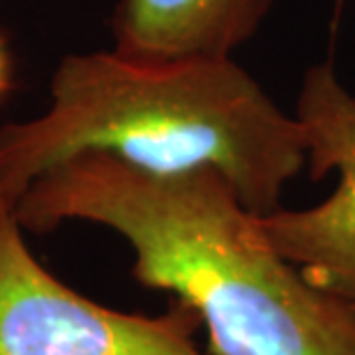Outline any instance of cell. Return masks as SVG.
Segmentation results:
<instances>
[{"label":"cell","mask_w":355,"mask_h":355,"mask_svg":"<svg viewBox=\"0 0 355 355\" xmlns=\"http://www.w3.org/2000/svg\"><path fill=\"white\" fill-rule=\"evenodd\" d=\"M14 205L0 201V355H208L184 304L146 316L104 307L31 252Z\"/></svg>","instance_id":"3957f363"},{"label":"cell","mask_w":355,"mask_h":355,"mask_svg":"<svg viewBox=\"0 0 355 355\" xmlns=\"http://www.w3.org/2000/svg\"><path fill=\"white\" fill-rule=\"evenodd\" d=\"M109 155L153 173L212 168L250 212L282 210L307 168V139L233 58L69 53L53 69L46 109L0 127V201L14 205L51 168Z\"/></svg>","instance_id":"7a4b0ae2"},{"label":"cell","mask_w":355,"mask_h":355,"mask_svg":"<svg viewBox=\"0 0 355 355\" xmlns=\"http://www.w3.org/2000/svg\"><path fill=\"white\" fill-rule=\"evenodd\" d=\"M14 86V65H12V53H10V46L0 33V102L12 92Z\"/></svg>","instance_id":"8992f818"},{"label":"cell","mask_w":355,"mask_h":355,"mask_svg":"<svg viewBox=\"0 0 355 355\" xmlns=\"http://www.w3.org/2000/svg\"><path fill=\"white\" fill-rule=\"evenodd\" d=\"M14 210L26 231H116L134 252V277L198 316L208 355H355V309L284 259L212 168L153 173L81 155L37 178Z\"/></svg>","instance_id":"6da1fadb"},{"label":"cell","mask_w":355,"mask_h":355,"mask_svg":"<svg viewBox=\"0 0 355 355\" xmlns=\"http://www.w3.org/2000/svg\"><path fill=\"white\" fill-rule=\"evenodd\" d=\"M311 180L337 173L321 203L261 217L268 240L307 279L355 309V95L332 62L311 65L295 99Z\"/></svg>","instance_id":"277c9868"},{"label":"cell","mask_w":355,"mask_h":355,"mask_svg":"<svg viewBox=\"0 0 355 355\" xmlns=\"http://www.w3.org/2000/svg\"><path fill=\"white\" fill-rule=\"evenodd\" d=\"M275 0H116L113 49L134 58H231Z\"/></svg>","instance_id":"5b68a950"}]
</instances>
